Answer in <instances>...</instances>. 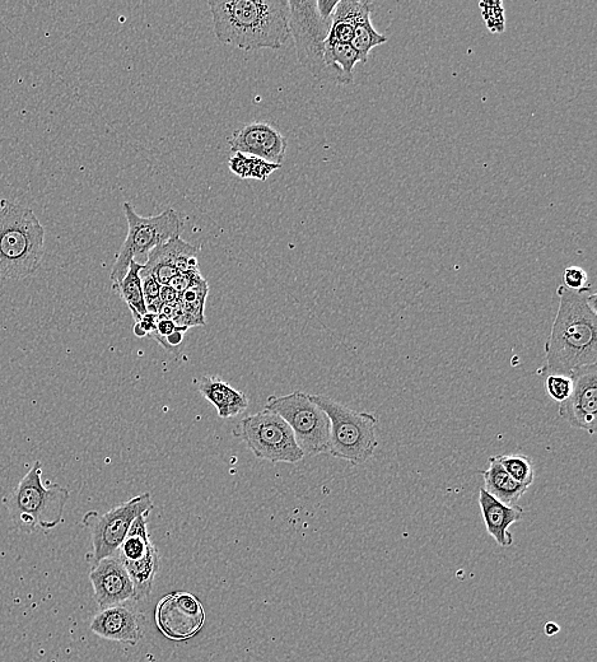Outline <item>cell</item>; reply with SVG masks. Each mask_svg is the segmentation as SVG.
I'll return each instance as SVG.
<instances>
[{
	"mask_svg": "<svg viewBox=\"0 0 597 662\" xmlns=\"http://www.w3.org/2000/svg\"><path fill=\"white\" fill-rule=\"evenodd\" d=\"M123 208L129 231L111 270L110 278L113 284L119 283L125 277L133 260L146 264L149 254L157 246L165 244L172 237L180 236L184 228L183 219L172 208L153 217L139 216L130 203H124Z\"/></svg>",
	"mask_w": 597,
	"mask_h": 662,
	"instance_id": "6",
	"label": "cell"
},
{
	"mask_svg": "<svg viewBox=\"0 0 597 662\" xmlns=\"http://www.w3.org/2000/svg\"><path fill=\"white\" fill-rule=\"evenodd\" d=\"M228 144L232 153H244L275 165H282L288 147L287 139L277 129L258 121L233 133Z\"/></svg>",
	"mask_w": 597,
	"mask_h": 662,
	"instance_id": "14",
	"label": "cell"
},
{
	"mask_svg": "<svg viewBox=\"0 0 597 662\" xmlns=\"http://www.w3.org/2000/svg\"><path fill=\"white\" fill-rule=\"evenodd\" d=\"M559 307L545 342V366L538 374L571 375L597 362L596 293L591 286L572 291L559 286Z\"/></svg>",
	"mask_w": 597,
	"mask_h": 662,
	"instance_id": "1",
	"label": "cell"
},
{
	"mask_svg": "<svg viewBox=\"0 0 597 662\" xmlns=\"http://www.w3.org/2000/svg\"><path fill=\"white\" fill-rule=\"evenodd\" d=\"M265 409L278 414L291 427L305 456L329 454V417L312 402L310 394L295 391L288 395L270 396Z\"/></svg>",
	"mask_w": 597,
	"mask_h": 662,
	"instance_id": "8",
	"label": "cell"
},
{
	"mask_svg": "<svg viewBox=\"0 0 597 662\" xmlns=\"http://www.w3.org/2000/svg\"><path fill=\"white\" fill-rule=\"evenodd\" d=\"M282 165H275L258 157L247 156L245 179L265 181L275 170L281 169Z\"/></svg>",
	"mask_w": 597,
	"mask_h": 662,
	"instance_id": "30",
	"label": "cell"
},
{
	"mask_svg": "<svg viewBox=\"0 0 597 662\" xmlns=\"http://www.w3.org/2000/svg\"><path fill=\"white\" fill-rule=\"evenodd\" d=\"M545 391L554 402L562 403L569 398L573 389L571 375H547L544 376Z\"/></svg>",
	"mask_w": 597,
	"mask_h": 662,
	"instance_id": "28",
	"label": "cell"
},
{
	"mask_svg": "<svg viewBox=\"0 0 597 662\" xmlns=\"http://www.w3.org/2000/svg\"><path fill=\"white\" fill-rule=\"evenodd\" d=\"M387 43V37L379 34L372 26L371 11H368L359 18L356 27H354V36L351 45L357 51L359 63L366 64L370 51L376 46Z\"/></svg>",
	"mask_w": 597,
	"mask_h": 662,
	"instance_id": "25",
	"label": "cell"
},
{
	"mask_svg": "<svg viewBox=\"0 0 597 662\" xmlns=\"http://www.w3.org/2000/svg\"><path fill=\"white\" fill-rule=\"evenodd\" d=\"M195 388L217 409L223 419L239 416L249 408V399L242 391L233 388L218 376H200L194 379Z\"/></svg>",
	"mask_w": 597,
	"mask_h": 662,
	"instance_id": "18",
	"label": "cell"
},
{
	"mask_svg": "<svg viewBox=\"0 0 597 662\" xmlns=\"http://www.w3.org/2000/svg\"><path fill=\"white\" fill-rule=\"evenodd\" d=\"M124 567L133 582L135 601L148 598L152 592L153 581L160 571V553L155 545H152L141 561L125 563Z\"/></svg>",
	"mask_w": 597,
	"mask_h": 662,
	"instance_id": "21",
	"label": "cell"
},
{
	"mask_svg": "<svg viewBox=\"0 0 597 662\" xmlns=\"http://www.w3.org/2000/svg\"><path fill=\"white\" fill-rule=\"evenodd\" d=\"M198 247L190 245L180 236L157 246L148 256L144 269L155 277L161 286H166L177 274L189 269H199Z\"/></svg>",
	"mask_w": 597,
	"mask_h": 662,
	"instance_id": "15",
	"label": "cell"
},
{
	"mask_svg": "<svg viewBox=\"0 0 597 662\" xmlns=\"http://www.w3.org/2000/svg\"><path fill=\"white\" fill-rule=\"evenodd\" d=\"M559 629L561 628H559L557 624L552 622L548 623L547 626L544 627L545 634H547V636L550 637L554 636V634H557L559 632Z\"/></svg>",
	"mask_w": 597,
	"mask_h": 662,
	"instance_id": "36",
	"label": "cell"
},
{
	"mask_svg": "<svg viewBox=\"0 0 597 662\" xmlns=\"http://www.w3.org/2000/svg\"><path fill=\"white\" fill-rule=\"evenodd\" d=\"M208 4L222 44L246 51L277 50L291 37L288 0H211Z\"/></svg>",
	"mask_w": 597,
	"mask_h": 662,
	"instance_id": "2",
	"label": "cell"
},
{
	"mask_svg": "<svg viewBox=\"0 0 597 662\" xmlns=\"http://www.w3.org/2000/svg\"><path fill=\"white\" fill-rule=\"evenodd\" d=\"M128 604L100 610L92 619L91 631L107 641L137 645L143 637L141 619L137 610Z\"/></svg>",
	"mask_w": 597,
	"mask_h": 662,
	"instance_id": "16",
	"label": "cell"
},
{
	"mask_svg": "<svg viewBox=\"0 0 597 662\" xmlns=\"http://www.w3.org/2000/svg\"><path fill=\"white\" fill-rule=\"evenodd\" d=\"M203 281L204 277L202 273H200L199 269H189L185 270V272L177 274L169 284L171 287H174L181 295V293L185 292L186 289H189L195 286V284Z\"/></svg>",
	"mask_w": 597,
	"mask_h": 662,
	"instance_id": "32",
	"label": "cell"
},
{
	"mask_svg": "<svg viewBox=\"0 0 597 662\" xmlns=\"http://www.w3.org/2000/svg\"><path fill=\"white\" fill-rule=\"evenodd\" d=\"M90 581L100 610L135 601L133 582L118 553L93 564Z\"/></svg>",
	"mask_w": 597,
	"mask_h": 662,
	"instance_id": "13",
	"label": "cell"
},
{
	"mask_svg": "<svg viewBox=\"0 0 597 662\" xmlns=\"http://www.w3.org/2000/svg\"><path fill=\"white\" fill-rule=\"evenodd\" d=\"M143 264L132 261L128 273L119 283L113 284V288L119 293L121 300L128 306L132 312L134 320H141V317L147 314L146 300L141 282V270Z\"/></svg>",
	"mask_w": 597,
	"mask_h": 662,
	"instance_id": "22",
	"label": "cell"
},
{
	"mask_svg": "<svg viewBox=\"0 0 597 662\" xmlns=\"http://www.w3.org/2000/svg\"><path fill=\"white\" fill-rule=\"evenodd\" d=\"M291 9L289 30L295 40L298 62L319 81L340 83V73L325 63L326 40L331 21H325L317 12L316 2L288 0Z\"/></svg>",
	"mask_w": 597,
	"mask_h": 662,
	"instance_id": "9",
	"label": "cell"
},
{
	"mask_svg": "<svg viewBox=\"0 0 597 662\" xmlns=\"http://www.w3.org/2000/svg\"><path fill=\"white\" fill-rule=\"evenodd\" d=\"M310 396L329 417V454L354 466L368 463L379 446L376 433L379 419L375 414L358 412L329 396Z\"/></svg>",
	"mask_w": 597,
	"mask_h": 662,
	"instance_id": "5",
	"label": "cell"
},
{
	"mask_svg": "<svg viewBox=\"0 0 597 662\" xmlns=\"http://www.w3.org/2000/svg\"><path fill=\"white\" fill-rule=\"evenodd\" d=\"M339 0H317V12L323 20H333L335 9L338 7Z\"/></svg>",
	"mask_w": 597,
	"mask_h": 662,
	"instance_id": "34",
	"label": "cell"
},
{
	"mask_svg": "<svg viewBox=\"0 0 597 662\" xmlns=\"http://www.w3.org/2000/svg\"><path fill=\"white\" fill-rule=\"evenodd\" d=\"M148 515L143 514L134 520L124 542L120 545L118 556L124 564L141 561L153 545L148 535Z\"/></svg>",
	"mask_w": 597,
	"mask_h": 662,
	"instance_id": "23",
	"label": "cell"
},
{
	"mask_svg": "<svg viewBox=\"0 0 597 662\" xmlns=\"http://www.w3.org/2000/svg\"><path fill=\"white\" fill-rule=\"evenodd\" d=\"M69 498L71 492L67 488L58 483H43V464L35 460L16 488L4 497L3 505L17 529L32 534L62 524Z\"/></svg>",
	"mask_w": 597,
	"mask_h": 662,
	"instance_id": "4",
	"label": "cell"
},
{
	"mask_svg": "<svg viewBox=\"0 0 597 662\" xmlns=\"http://www.w3.org/2000/svg\"><path fill=\"white\" fill-rule=\"evenodd\" d=\"M371 11V2L340 0L335 9L326 43L351 44L359 18Z\"/></svg>",
	"mask_w": 597,
	"mask_h": 662,
	"instance_id": "20",
	"label": "cell"
},
{
	"mask_svg": "<svg viewBox=\"0 0 597 662\" xmlns=\"http://www.w3.org/2000/svg\"><path fill=\"white\" fill-rule=\"evenodd\" d=\"M479 506L488 534L496 540L499 547L510 548L513 544L510 526L524 519V508L517 505L507 506L485 492L484 488L479 491Z\"/></svg>",
	"mask_w": 597,
	"mask_h": 662,
	"instance_id": "17",
	"label": "cell"
},
{
	"mask_svg": "<svg viewBox=\"0 0 597 662\" xmlns=\"http://www.w3.org/2000/svg\"><path fill=\"white\" fill-rule=\"evenodd\" d=\"M179 297L180 293L177 292L174 287H171L170 284L161 286L160 295H158V298H160L162 305H170V303H174L179 300Z\"/></svg>",
	"mask_w": 597,
	"mask_h": 662,
	"instance_id": "35",
	"label": "cell"
},
{
	"mask_svg": "<svg viewBox=\"0 0 597 662\" xmlns=\"http://www.w3.org/2000/svg\"><path fill=\"white\" fill-rule=\"evenodd\" d=\"M153 507H155V503H153L151 493H142L111 508L105 514H101L99 511H88L83 516L82 522L91 536L92 550L88 558H90L92 566L101 559L118 553L134 520L143 514H151Z\"/></svg>",
	"mask_w": 597,
	"mask_h": 662,
	"instance_id": "10",
	"label": "cell"
},
{
	"mask_svg": "<svg viewBox=\"0 0 597 662\" xmlns=\"http://www.w3.org/2000/svg\"><path fill=\"white\" fill-rule=\"evenodd\" d=\"M325 63L329 68L340 73V85H351L354 79V67L359 57L351 44L326 43Z\"/></svg>",
	"mask_w": 597,
	"mask_h": 662,
	"instance_id": "24",
	"label": "cell"
},
{
	"mask_svg": "<svg viewBox=\"0 0 597 662\" xmlns=\"http://www.w3.org/2000/svg\"><path fill=\"white\" fill-rule=\"evenodd\" d=\"M208 291V282L207 279H204L203 282L186 289V291L180 295L181 306H183L190 328H193V326L205 325L204 311Z\"/></svg>",
	"mask_w": 597,
	"mask_h": 662,
	"instance_id": "26",
	"label": "cell"
},
{
	"mask_svg": "<svg viewBox=\"0 0 597 662\" xmlns=\"http://www.w3.org/2000/svg\"><path fill=\"white\" fill-rule=\"evenodd\" d=\"M483 475L485 492L491 494L499 502L507 506H515L517 501L527 492L529 487L522 486L498 463L496 456L489 459V468L479 472Z\"/></svg>",
	"mask_w": 597,
	"mask_h": 662,
	"instance_id": "19",
	"label": "cell"
},
{
	"mask_svg": "<svg viewBox=\"0 0 597 662\" xmlns=\"http://www.w3.org/2000/svg\"><path fill=\"white\" fill-rule=\"evenodd\" d=\"M563 286L572 291H580V289L589 286V275L580 267L572 265L564 270Z\"/></svg>",
	"mask_w": 597,
	"mask_h": 662,
	"instance_id": "31",
	"label": "cell"
},
{
	"mask_svg": "<svg viewBox=\"0 0 597 662\" xmlns=\"http://www.w3.org/2000/svg\"><path fill=\"white\" fill-rule=\"evenodd\" d=\"M158 321V315L149 314L141 317V320L135 321L134 334L139 338L149 337L155 331Z\"/></svg>",
	"mask_w": 597,
	"mask_h": 662,
	"instance_id": "33",
	"label": "cell"
},
{
	"mask_svg": "<svg viewBox=\"0 0 597 662\" xmlns=\"http://www.w3.org/2000/svg\"><path fill=\"white\" fill-rule=\"evenodd\" d=\"M498 463L503 466L512 479L522 486L530 487L534 483V468L530 458L522 454L496 456Z\"/></svg>",
	"mask_w": 597,
	"mask_h": 662,
	"instance_id": "27",
	"label": "cell"
},
{
	"mask_svg": "<svg viewBox=\"0 0 597 662\" xmlns=\"http://www.w3.org/2000/svg\"><path fill=\"white\" fill-rule=\"evenodd\" d=\"M45 255V230L30 207L0 200V283L35 274Z\"/></svg>",
	"mask_w": 597,
	"mask_h": 662,
	"instance_id": "3",
	"label": "cell"
},
{
	"mask_svg": "<svg viewBox=\"0 0 597 662\" xmlns=\"http://www.w3.org/2000/svg\"><path fill=\"white\" fill-rule=\"evenodd\" d=\"M483 9V17L487 23L488 29L492 32H503L505 30V9L502 2H483L480 3Z\"/></svg>",
	"mask_w": 597,
	"mask_h": 662,
	"instance_id": "29",
	"label": "cell"
},
{
	"mask_svg": "<svg viewBox=\"0 0 597 662\" xmlns=\"http://www.w3.org/2000/svg\"><path fill=\"white\" fill-rule=\"evenodd\" d=\"M203 605L189 592H172L158 603L156 624L163 636L180 642L190 640L203 628Z\"/></svg>",
	"mask_w": 597,
	"mask_h": 662,
	"instance_id": "11",
	"label": "cell"
},
{
	"mask_svg": "<svg viewBox=\"0 0 597 662\" xmlns=\"http://www.w3.org/2000/svg\"><path fill=\"white\" fill-rule=\"evenodd\" d=\"M232 433L260 460L296 464L305 459L291 427L268 409L242 418Z\"/></svg>",
	"mask_w": 597,
	"mask_h": 662,
	"instance_id": "7",
	"label": "cell"
},
{
	"mask_svg": "<svg viewBox=\"0 0 597 662\" xmlns=\"http://www.w3.org/2000/svg\"><path fill=\"white\" fill-rule=\"evenodd\" d=\"M573 389L569 398L559 403V416L577 430L591 436L596 433L597 363L582 366L571 374Z\"/></svg>",
	"mask_w": 597,
	"mask_h": 662,
	"instance_id": "12",
	"label": "cell"
}]
</instances>
